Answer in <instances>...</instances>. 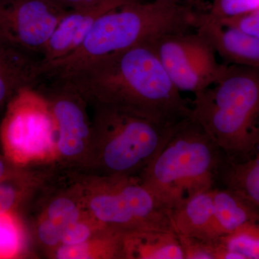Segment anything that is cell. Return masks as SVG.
I'll return each instance as SVG.
<instances>
[{
    "instance_id": "obj_28",
    "label": "cell",
    "mask_w": 259,
    "mask_h": 259,
    "mask_svg": "<svg viewBox=\"0 0 259 259\" xmlns=\"http://www.w3.org/2000/svg\"><path fill=\"white\" fill-rule=\"evenodd\" d=\"M135 1H139V0H135ZM161 1L171 2L177 4L188 5L199 11H206L207 9V8H204L202 0H161Z\"/></svg>"
},
{
    "instance_id": "obj_7",
    "label": "cell",
    "mask_w": 259,
    "mask_h": 259,
    "mask_svg": "<svg viewBox=\"0 0 259 259\" xmlns=\"http://www.w3.org/2000/svg\"><path fill=\"white\" fill-rule=\"evenodd\" d=\"M57 130L50 104L34 88L20 90L5 108L0 122L3 155L20 167L57 159Z\"/></svg>"
},
{
    "instance_id": "obj_9",
    "label": "cell",
    "mask_w": 259,
    "mask_h": 259,
    "mask_svg": "<svg viewBox=\"0 0 259 259\" xmlns=\"http://www.w3.org/2000/svg\"><path fill=\"white\" fill-rule=\"evenodd\" d=\"M42 93L50 104L57 130V160L84 168L93 145V125L88 103L69 83L52 80Z\"/></svg>"
},
{
    "instance_id": "obj_26",
    "label": "cell",
    "mask_w": 259,
    "mask_h": 259,
    "mask_svg": "<svg viewBox=\"0 0 259 259\" xmlns=\"http://www.w3.org/2000/svg\"><path fill=\"white\" fill-rule=\"evenodd\" d=\"M217 21L259 38V10Z\"/></svg>"
},
{
    "instance_id": "obj_21",
    "label": "cell",
    "mask_w": 259,
    "mask_h": 259,
    "mask_svg": "<svg viewBox=\"0 0 259 259\" xmlns=\"http://www.w3.org/2000/svg\"><path fill=\"white\" fill-rule=\"evenodd\" d=\"M25 248V229L17 211L0 214V258H18Z\"/></svg>"
},
{
    "instance_id": "obj_22",
    "label": "cell",
    "mask_w": 259,
    "mask_h": 259,
    "mask_svg": "<svg viewBox=\"0 0 259 259\" xmlns=\"http://www.w3.org/2000/svg\"><path fill=\"white\" fill-rule=\"evenodd\" d=\"M217 240L238 259H259V220Z\"/></svg>"
},
{
    "instance_id": "obj_10",
    "label": "cell",
    "mask_w": 259,
    "mask_h": 259,
    "mask_svg": "<svg viewBox=\"0 0 259 259\" xmlns=\"http://www.w3.org/2000/svg\"><path fill=\"white\" fill-rule=\"evenodd\" d=\"M67 11L51 0H0V32L41 56Z\"/></svg>"
},
{
    "instance_id": "obj_4",
    "label": "cell",
    "mask_w": 259,
    "mask_h": 259,
    "mask_svg": "<svg viewBox=\"0 0 259 259\" xmlns=\"http://www.w3.org/2000/svg\"><path fill=\"white\" fill-rule=\"evenodd\" d=\"M223 154L192 116L177 124L161 151L139 175L168 210L213 188Z\"/></svg>"
},
{
    "instance_id": "obj_8",
    "label": "cell",
    "mask_w": 259,
    "mask_h": 259,
    "mask_svg": "<svg viewBox=\"0 0 259 259\" xmlns=\"http://www.w3.org/2000/svg\"><path fill=\"white\" fill-rule=\"evenodd\" d=\"M179 91L200 93L217 82L227 64H220L215 51L200 32L166 34L149 42Z\"/></svg>"
},
{
    "instance_id": "obj_25",
    "label": "cell",
    "mask_w": 259,
    "mask_h": 259,
    "mask_svg": "<svg viewBox=\"0 0 259 259\" xmlns=\"http://www.w3.org/2000/svg\"><path fill=\"white\" fill-rule=\"evenodd\" d=\"M178 236L185 259H215L214 240H204L185 236Z\"/></svg>"
},
{
    "instance_id": "obj_2",
    "label": "cell",
    "mask_w": 259,
    "mask_h": 259,
    "mask_svg": "<svg viewBox=\"0 0 259 259\" xmlns=\"http://www.w3.org/2000/svg\"><path fill=\"white\" fill-rule=\"evenodd\" d=\"M200 11L188 5L134 2L100 16L82 44L69 56L40 64V78L59 79L103 56L175 32L195 30Z\"/></svg>"
},
{
    "instance_id": "obj_3",
    "label": "cell",
    "mask_w": 259,
    "mask_h": 259,
    "mask_svg": "<svg viewBox=\"0 0 259 259\" xmlns=\"http://www.w3.org/2000/svg\"><path fill=\"white\" fill-rule=\"evenodd\" d=\"M191 116L228 159L259 147V69L227 64L217 82L194 95Z\"/></svg>"
},
{
    "instance_id": "obj_5",
    "label": "cell",
    "mask_w": 259,
    "mask_h": 259,
    "mask_svg": "<svg viewBox=\"0 0 259 259\" xmlns=\"http://www.w3.org/2000/svg\"><path fill=\"white\" fill-rule=\"evenodd\" d=\"M94 108L93 145L84 167L92 176L139 177L179 123L163 125L114 107Z\"/></svg>"
},
{
    "instance_id": "obj_12",
    "label": "cell",
    "mask_w": 259,
    "mask_h": 259,
    "mask_svg": "<svg viewBox=\"0 0 259 259\" xmlns=\"http://www.w3.org/2000/svg\"><path fill=\"white\" fill-rule=\"evenodd\" d=\"M37 55L0 32V115L20 90L38 82L41 59Z\"/></svg>"
},
{
    "instance_id": "obj_11",
    "label": "cell",
    "mask_w": 259,
    "mask_h": 259,
    "mask_svg": "<svg viewBox=\"0 0 259 259\" xmlns=\"http://www.w3.org/2000/svg\"><path fill=\"white\" fill-rule=\"evenodd\" d=\"M134 2L136 1L100 0L93 4L68 10L44 49L40 64H48L69 56L82 44L100 16Z\"/></svg>"
},
{
    "instance_id": "obj_14",
    "label": "cell",
    "mask_w": 259,
    "mask_h": 259,
    "mask_svg": "<svg viewBox=\"0 0 259 259\" xmlns=\"http://www.w3.org/2000/svg\"><path fill=\"white\" fill-rule=\"evenodd\" d=\"M121 258L185 259L172 230L140 229L122 233Z\"/></svg>"
},
{
    "instance_id": "obj_23",
    "label": "cell",
    "mask_w": 259,
    "mask_h": 259,
    "mask_svg": "<svg viewBox=\"0 0 259 259\" xmlns=\"http://www.w3.org/2000/svg\"><path fill=\"white\" fill-rule=\"evenodd\" d=\"M256 10L259 0H213L205 13L213 20H221Z\"/></svg>"
},
{
    "instance_id": "obj_16",
    "label": "cell",
    "mask_w": 259,
    "mask_h": 259,
    "mask_svg": "<svg viewBox=\"0 0 259 259\" xmlns=\"http://www.w3.org/2000/svg\"><path fill=\"white\" fill-rule=\"evenodd\" d=\"M212 240L259 220V210L242 194L225 187L212 189Z\"/></svg>"
},
{
    "instance_id": "obj_6",
    "label": "cell",
    "mask_w": 259,
    "mask_h": 259,
    "mask_svg": "<svg viewBox=\"0 0 259 259\" xmlns=\"http://www.w3.org/2000/svg\"><path fill=\"white\" fill-rule=\"evenodd\" d=\"M77 186L86 212L104 228L172 230L169 212L139 177L93 176Z\"/></svg>"
},
{
    "instance_id": "obj_20",
    "label": "cell",
    "mask_w": 259,
    "mask_h": 259,
    "mask_svg": "<svg viewBox=\"0 0 259 259\" xmlns=\"http://www.w3.org/2000/svg\"><path fill=\"white\" fill-rule=\"evenodd\" d=\"M40 176L26 168L14 176L0 180V214L17 211L40 185Z\"/></svg>"
},
{
    "instance_id": "obj_1",
    "label": "cell",
    "mask_w": 259,
    "mask_h": 259,
    "mask_svg": "<svg viewBox=\"0 0 259 259\" xmlns=\"http://www.w3.org/2000/svg\"><path fill=\"white\" fill-rule=\"evenodd\" d=\"M59 80L94 107L120 109L172 125L190 117L186 101L149 42L80 66Z\"/></svg>"
},
{
    "instance_id": "obj_24",
    "label": "cell",
    "mask_w": 259,
    "mask_h": 259,
    "mask_svg": "<svg viewBox=\"0 0 259 259\" xmlns=\"http://www.w3.org/2000/svg\"><path fill=\"white\" fill-rule=\"evenodd\" d=\"M107 229L93 219L88 213L79 221L70 225L61 238V244L76 245L81 244L91 239L97 233Z\"/></svg>"
},
{
    "instance_id": "obj_17",
    "label": "cell",
    "mask_w": 259,
    "mask_h": 259,
    "mask_svg": "<svg viewBox=\"0 0 259 259\" xmlns=\"http://www.w3.org/2000/svg\"><path fill=\"white\" fill-rule=\"evenodd\" d=\"M218 176L225 187L236 191L259 210V147L241 160H231L223 156Z\"/></svg>"
},
{
    "instance_id": "obj_13",
    "label": "cell",
    "mask_w": 259,
    "mask_h": 259,
    "mask_svg": "<svg viewBox=\"0 0 259 259\" xmlns=\"http://www.w3.org/2000/svg\"><path fill=\"white\" fill-rule=\"evenodd\" d=\"M204 35L226 64L259 69V38L223 25L201 12L196 30Z\"/></svg>"
},
{
    "instance_id": "obj_27",
    "label": "cell",
    "mask_w": 259,
    "mask_h": 259,
    "mask_svg": "<svg viewBox=\"0 0 259 259\" xmlns=\"http://www.w3.org/2000/svg\"><path fill=\"white\" fill-rule=\"evenodd\" d=\"M66 10H73L86 5L93 4L100 0H51Z\"/></svg>"
},
{
    "instance_id": "obj_19",
    "label": "cell",
    "mask_w": 259,
    "mask_h": 259,
    "mask_svg": "<svg viewBox=\"0 0 259 259\" xmlns=\"http://www.w3.org/2000/svg\"><path fill=\"white\" fill-rule=\"evenodd\" d=\"M122 235L105 229L81 244L59 245L53 250V256L58 259L121 258Z\"/></svg>"
},
{
    "instance_id": "obj_15",
    "label": "cell",
    "mask_w": 259,
    "mask_h": 259,
    "mask_svg": "<svg viewBox=\"0 0 259 259\" xmlns=\"http://www.w3.org/2000/svg\"><path fill=\"white\" fill-rule=\"evenodd\" d=\"M212 189L190 196L170 211L171 228L177 236L212 241Z\"/></svg>"
},
{
    "instance_id": "obj_18",
    "label": "cell",
    "mask_w": 259,
    "mask_h": 259,
    "mask_svg": "<svg viewBox=\"0 0 259 259\" xmlns=\"http://www.w3.org/2000/svg\"><path fill=\"white\" fill-rule=\"evenodd\" d=\"M87 213L76 185L74 190L51 197L37 220L36 227L54 232L62 238L66 228L79 221Z\"/></svg>"
}]
</instances>
